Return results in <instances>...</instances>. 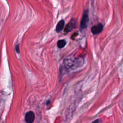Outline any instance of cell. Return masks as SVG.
<instances>
[{"instance_id": "obj_1", "label": "cell", "mask_w": 123, "mask_h": 123, "mask_svg": "<svg viewBox=\"0 0 123 123\" xmlns=\"http://www.w3.org/2000/svg\"><path fill=\"white\" fill-rule=\"evenodd\" d=\"M84 60L83 58H70L66 59L63 63L62 66V68L60 69V70H64L65 71H70L72 70H74L80 66H82L83 64Z\"/></svg>"}, {"instance_id": "obj_2", "label": "cell", "mask_w": 123, "mask_h": 123, "mask_svg": "<svg viewBox=\"0 0 123 123\" xmlns=\"http://www.w3.org/2000/svg\"><path fill=\"white\" fill-rule=\"evenodd\" d=\"M89 22V14H88V10L84 11L82 18L80 22V28L82 30L86 29L88 25Z\"/></svg>"}, {"instance_id": "obj_3", "label": "cell", "mask_w": 123, "mask_h": 123, "mask_svg": "<svg viewBox=\"0 0 123 123\" xmlns=\"http://www.w3.org/2000/svg\"><path fill=\"white\" fill-rule=\"evenodd\" d=\"M77 22L75 19H72L70 22L67 24L64 28V32L65 33H68L75 28H76L77 27Z\"/></svg>"}, {"instance_id": "obj_4", "label": "cell", "mask_w": 123, "mask_h": 123, "mask_svg": "<svg viewBox=\"0 0 123 123\" xmlns=\"http://www.w3.org/2000/svg\"><path fill=\"white\" fill-rule=\"evenodd\" d=\"M103 29V25L101 23L92 26L91 28V31L93 34L97 35L100 33Z\"/></svg>"}, {"instance_id": "obj_5", "label": "cell", "mask_w": 123, "mask_h": 123, "mask_svg": "<svg viewBox=\"0 0 123 123\" xmlns=\"http://www.w3.org/2000/svg\"><path fill=\"white\" fill-rule=\"evenodd\" d=\"M25 120L26 123H33L35 120L34 113L32 111L27 112L25 115Z\"/></svg>"}, {"instance_id": "obj_6", "label": "cell", "mask_w": 123, "mask_h": 123, "mask_svg": "<svg viewBox=\"0 0 123 123\" xmlns=\"http://www.w3.org/2000/svg\"><path fill=\"white\" fill-rule=\"evenodd\" d=\"M64 24H65V21L64 20L62 19L60 20L57 24V25L56 27V31L57 33H59L61 32L64 28Z\"/></svg>"}, {"instance_id": "obj_7", "label": "cell", "mask_w": 123, "mask_h": 123, "mask_svg": "<svg viewBox=\"0 0 123 123\" xmlns=\"http://www.w3.org/2000/svg\"><path fill=\"white\" fill-rule=\"evenodd\" d=\"M66 41L64 39H60L57 42V47L60 48V49H62L63 48V47H64L65 46V45H66Z\"/></svg>"}, {"instance_id": "obj_8", "label": "cell", "mask_w": 123, "mask_h": 123, "mask_svg": "<svg viewBox=\"0 0 123 123\" xmlns=\"http://www.w3.org/2000/svg\"><path fill=\"white\" fill-rule=\"evenodd\" d=\"M15 50L18 53H20V50H19V46L18 45H16L15 46Z\"/></svg>"}, {"instance_id": "obj_9", "label": "cell", "mask_w": 123, "mask_h": 123, "mask_svg": "<svg viewBox=\"0 0 123 123\" xmlns=\"http://www.w3.org/2000/svg\"><path fill=\"white\" fill-rule=\"evenodd\" d=\"M92 123H100V122L99 119H97V120H95L94 121H93Z\"/></svg>"}]
</instances>
